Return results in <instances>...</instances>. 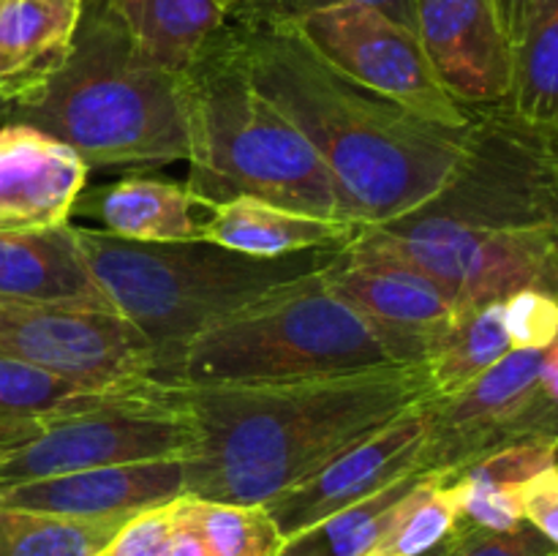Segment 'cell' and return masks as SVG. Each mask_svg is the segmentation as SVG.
<instances>
[{
  "instance_id": "1",
  "label": "cell",
  "mask_w": 558,
  "mask_h": 556,
  "mask_svg": "<svg viewBox=\"0 0 558 556\" xmlns=\"http://www.w3.org/2000/svg\"><path fill=\"white\" fill-rule=\"evenodd\" d=\"M183 392L196 434L183 461L185 494L262 507L352 442L436 398L425 365L392 363Z\"/></svg>"
},
{
  "instance_id": "2",
  "label": "cell",
  "mask_w": 558,
  "mask_h": 556,
  "mask_svg": "<svg viewBox=\"0 0 558 556\" xmlns=\"http://www.w3.org/2000/svg\"><path fill=\"white\" fill-rule=\"evenodd\" d=\"M229 33L251 85L325 164L341 218L379 227L417 210L441 189L466 129L428 123L347 80L292 25L229 20Z\"/></svg>"
},
{
  "instance_id": "3",
  "label": "cell",
  "mask_w": 558,
  "mask_h": 556,
  "mask_svg": "<svg viewBox=\"0 0 558 556\" xmlns=\"http://www.w3.org/2000/svg\"><path fill=\"white\" fill-rule=\"evenodd\" d=\"M0 123L54 136L90 169L189 158L180 76L142 58L107 0L82 3L60 69L36 96L5 109Z\"/></svg>"
},
{
  "instance_id": "4",
  "label": "cell",
  "mask_w": 558,
  "mask_h": 556,
  "mask_svg": "<svg viewBox=\"0 0 558 556\" xmlns=\"http://www.w3.org/2000/svg\"><path fill=\"white\" fill-rule=\"evenodd\" d=\"M180 93L189 142L185 185L196 196L213 207L256 196L289 210L341 218L336 185L314 147L251 85L229 20L180 74Z\"/></svg>"
},
{
  "instance_id": "5",
  "label": "cell",
  "mask_w": 558,
  "mask_h": 556,
  "mask_svg": "<svg viewBox=\"0 0 558 556\" xmlns=\"http://www.w3.org/2000/svg\"><path fill=\"white\" fill-rule=\"evenodd\" d=\"M71 232L114 309L158 349V379L196 333L245 309L270 289L325 270L343 249L256 259L210 240L134 243L76 223H71Z\"/></svg>"
},
{
  "instance_id": "6",
  "label": "cell",
  "mask_w": 558,
  "mask_h": 556,
  "mask_svg": "<svg viewBox=\"0 0 558 556\" xmlns=\"http://www.w3.org/2000/svg\"><path fill=\"white\" fill-rule=\"evenodd\" d=\"M390 360L319 273L270 289L196 333L161 371L174 387L267 385L385 365ZM396 365V363H392Z\"/></svg>"
},
{
  "instance_id": "7",
  "label": "cell",
  "mask_w": 558,
  "mask_h": 556,
  "mask_svg": "<svg viewBox=\"0 0 558 556\" xmlns=\"http://www.w3.org/2000/svg\"><path fill=\"white\" fill-rule=\"evenodd\" d=\"M556 129L532 123L501 101L469 109L456 167L407 216L499 232L556 229Z\"/></svg>"
},
{
  "instance_id": "8",
  "label": "cell",
  "mask_w": 558,
  "mask_h": 556,
  "mask_svg": "<svg viewBox=\"0 0 558 556\" xmlns=\"http://www.w3.org/2000/svg\"><path fill=\"white\" fill-rule=\"evenodd\" d=\"M558 229H472L401 216L360 227L349 243L401 262L461 305L501 303L521 289L556 294Z\"/></svg>"
},
{
  "instance_id": "9",
  "label": "cell",
  "mask_w": 558,
  "mask_h": 556,
  "mask_svg": "<svg viewBox=\"0 0 558 556\" xmlns=\"http://www.w3.org/2000/svg\"><path fill=\"white\" fill-rule=\"evenodd\" d=\"M194 442V420L183 387L161 382L3 445L0 485L140 461H185Z\"/></svg>"
},
{
  "instance_id": "10",
  "label": "cell",
  "mask_w": 558,
  "mask_h": 556,
  "mask_svg": "<svg viewBox=\"0 0 558 556\" xmlns=\"http://www.w3.org/2000/svg\"><path fill=\"white\" fill-rule=\"evenodd\" d=\"M330 69L428 123L466 129L469 109L436 80L412 27L365 3H338L292 22Z\"/></svg>"
},
{
  "instance_id": "11",
  "label": "cell",
  "mask_w": 558,
  "mask_h": 556,
  "mask_svg": "<svg viewBox=\"0 0 558 556\" xmlns=\"http://www.w3.org/2000/svg\"><path fill=\"white\" fill-rule=\"evenodd\" d=\"M543 352L512 349L463 390L434 398L420 469L450 474L499 447L558 436V398L539 382Z\"/></svg>"
},
{
  "instance_id": "12",
  "label": "cell",
  "mask_w": 558,
  "mask_h": 556,
  "mask_svg": "<svg viewBox=\"0 0 558 556\" xmlns=\"http://www.w3.org/2000/svg\"><path fill=\"white\" fill-rule=\"evenodd\" d=\"M0 352L85 387L158 379V349L123 314L0 300Z\"/></svg>"
},
{
  "instance_id": "13",
  "label": "cell",
  "mask_w": 558,
  "mask_h": 556,
  "mask_svg": "<svg viewBox=\"0 0 558 556\" xmlns=\"http://www.w3.org/2000/svg\"><path fill=\"white\" fill-rule=\"evenodd\" d=\"M322 278L396 365H423L463 309L412 267L352 243L338 251Z\"/></svg>"
},
{
  "instance_id": "14",
  "label": "cell",
  "mask_w": 558,
  "mask_h": 556,
  "mask_svg": "<svg viewBox=\"0 0 558 556\" xmlns=\"http://www.w3.org/2000/svg\"><path fill=\"white\" fill-rule=\"evenodd\" d=\"M430 401L409 409L407 414L381 425L374 434L352 442L347 450L322 463L308 478L267 501V516L272 518L283 540L343 507L368 499L407 474L423 472L420 452L428 434Z\"/></svg>"
},
{
  "instance_id": "15",
  "label": "cell",
  "mask_w": 558,
  "mask_h": 556,
  "mask_svg": "<svg viewBox=\"0 0 558 556\" xmlns=\"http://www.w3.org/2000/svg\"><path fill=\"white\" fill-rule=\"evenodd\" d=\"M414 33L436 80L461 107L507 101L512 49L494 0H414Z\"/></svg>"
},
{
  "instance_id": "16",
  "label": "cell",
  "mask_w": 558,
  "mask_h": 556,
  "mask_svg": "<svg viewBox=\"0 0 558 556\" xmlns=\"http://www.w3.org/2000/svg\"><path fill=\"white\" fill-rule=\"evenodd\" d=\"M183 494V458H167L0 485V507L76 521H109L167 505Z\"/></svg>"
},
{
  "instance_id": "17",
  "label": "cell",
  "mask_w": 558,
  "mask_h": 556,
  "mask_svg": "<svg viewBox=\"0 0 558 556\" xmlns=\"http://www.w3.org/2000/svg\"><path fill=\"white\" fill-rule=\"evenodd\" d=\"M90 167L76 150L25 123H0V234L69 223Z\"/></svg>"
},
{
  "instance_id": "18",
  "label": "cell",
  "mask_w": 558,
  "mask_h": 556,
  "mask_svg": "<svg viewBox=\"0 0 558 556\" xmlns=\"http://www.w3.org/2000/svg\"><path fill=\"white\" fill-rule=\"evenodd\" d=\"M93 218L98 232L134 243H189L205 238L210 202L196 196L185 183L163 178L114 180L82 189L71 216Z\"/></svg>"
},
{
  "instance_id": "19",
  "label": "cell",
  "mask_w": 558,
  "mask_h": 556,
  "mask_svg": "<svg viewBox=\"0 0 558 556\" xmlns=\"http://www.w3.org/2000/svg\"><path fill=\"white\" fill-rule=\"evenodd\" d=\"M0 300L120 314L76 249L71 221L44 232L0 234Z\"/></svg>"
},
{
  "instance_id": "20",
  "label": "cell",
  "mask_w": 558,
  "mask_h": 556,
  "mask_svg": "<svg viewBox=\"0 0 558 556\" xmlns=\"http://www.w3.org/2000/svg\"><path fill=\"white\" fill-rule=\"evenodd\" d=\"M85 0H0V114L36 96L71 49Z\"/></svg>"
},
{
  "instance_id": "21",
  "label": "cell",
  "mask_w": 558,
  "mask_h": 556,
  "mask_svg": "<svg viewBox=\"0 0 558 556\" xmlns=\"http://www.w3.org/2000/svg\"><path fill=\"white\" fill-rule=\"evenodd\" d=\"M357 232L360 223L343 218L311 216L256 196H238L213 207L202 240L256 259H278L314 249H341Z\"/></svg>"
},
{
  "instance_id": "22",
  "label": "cell",
  "mask_w": 558,
  "mask_h": 556,
  "mask_svg": "<svg viewBox=\"0 0 558 556\" xmlns=\"http://www.w3.org/2000/svg\"><path fill=\"white\" fill-rule=\"evenodd\" d=\"M156 385L161 382L136 387H85L14 354L0 352V445L20 442L44 425L107 407Z\"/></svg>"
},
{
  "instance_id": "23",
  "label": "cell",
  "mask_w": 558,
  "mask_h": 556,
  "mask_svg": "<svg viewBox=\"0 0 558 556\" xmlns=\"http://www.w3.org/2000/svg\"><path fill=\"white\" fill-rule=\"evenodd\" d=\"M145 60L169 74H185L227 25L218 0H107Z\"/></svg>"
},
{
  "instance_id": "24",
  "label": "cell",
  "mask_w": 558,
  "mask_h": 556,
  "mask_svg": "<svg viewBox=\"0 0 558 556\" xmlns=\"http://www.w3.org/2000/svg\"><path fill=\"white\" fill-rule=\"evenodd\" d=\"M507 352H512V343L501 319V303L463 305L423 363L434 396L447 398L463 390Z\"/></svg>"
},
{
  "instance_id": "25",
  "label": "cell",
  "mask_w": 558,
  "mask_h": 556,
  "mask_svg": "<svg viewBox=\"0 0 558 556\" xmlns=\"http://www.w3.org/2000/svg\"><path fill=\"white\" fill-rule=\"evenodd\" d=\"M507 107L537 125H558V0H534L512 41Z\"/></svg>"
},
{
  "instance_id": "26",
  "label": "cell",
  "mask_w": 558,
  "mask_h": 556,
  "mask_svg": "<svg viewBox=\"0 0 558 556\" xmlns=\"http://www.w3.org/2000/svg\"><path fill=\"white\" fill-rule=\"evenodd\" d=\"M420 474L423 472L407 474L387 488L376 491L368 499L343 507V510L316 521L314 527L292 534V537L283 540L276 556H365L371 545L379 540V534L385 532L398 501L407 496V491L412 488Z\"/></svg>"
},
{
  "instance_id": "27",
  "label": "cell",
  "mask_w": 558,
  "mask_h": 556,
  "mask_svg": "<svg viewBox=\"0 0 558 556\" xmlns=\"http://www.w3.org/2000/svg\"><path fill=\"white\" fill-rule=\"evenodd\" d=\"M456 523V496L445 474L423 472L365 556H425L450 537Z\"/></svg>"
},
{
  "instance_id": "28",
  "label": "cell",
  "mask_w": 558,
  "mask_h": 556,
  "mask_svg": "<svg viewBox=\"0 0 558 556\" xmlns=\"http://www.w3.org/2000/svg\"><path fill=\"white\" fill-rule=\"evenodd\" d=\"M125 521H76L0 507V556H98Z\"/></svg>"
},
{
  "instance_id": "29",
  "label": "cell",
  "mask_w": 558,
  "mask_h": 556,
  "mask_svg": "<svg viewBox=\"0 0 558 556\" xmlns=\"http://www.w3.org/2000/svg\"><path fill=\"white\" fill-rule=\"evenodd\" d=\"M180 501L207 556H276L283 545V534L262 505H232L189 494Z\"/></svg>"
},
{
  "instance_id": "30",
  "label": "cell",
  "mask_w": 558,
  "mask_h": 556,
  "mask_svg": "<svg viewBox=\"0 0 558 556\" xmlns=\"http://www.w3.org/2000/svg\"><path fill=\"white\" fill-rule=\"evenodd\" d=\"M439 556H558L554 540L545 537L532 523H518L515 529H494L456 523Z\"/></svg>"
},
{
  "instance_id": "31",
  "label": "cell",
  "mask_w": 558,
  "mask_h": 556,
  "mask_svg": "<svg viewBox=\"0 0 558 556\" xmlns=\"http://www.w3.org/2000/svg\"><path fill=\"white\" fill-rule=\"evenodd\" d=\"M501 319L512 349H543L558 341V303L554 292L521 289L501 300Z\"/></svg>"
},
{
  "instance_id": "32",
  "label": "cell",
  "mask_w": 558,
  "mask_h": 556,
  "mask_svg": "<svg viewBox=\"0 0 558 556\" xmlns=\"http://www.w3.org/2000/svg\"><path fill=\"white\" fill-rule=\"evenodd\" d=\"M338 3H365L385 11L401 25L414 31V0H245L234 11H229V20L238 22H259V25H292L303 20L305 14H314L319 9H330Z\"/></svg>"
},
{
  "instance_id": "33",
  "label": "cell",
  "mask_w": 558,
  "mask_h": 556,
  "mask_svg": "<svg viewBox=\"0 0 558 556\" xmlns=\"http://www.w3.org/2000/svg\"><path fill=\"white\" fill-rule=\"evenodd\" d=\"M174 499L131 516L98 556H167Z\"/></svg>"
},
{
  "instance_id": "34",
  "label": "cell",
  "mask_w": 558,
  "mask_h": 556,
  "mask_svg": "<svg viewBox=\"0 0 558 556\" xmlns=\"http://www.w3.org/2000/svg\"><path fill=\"white\" fill-rule=\"evenodd\" d=\"M523 521L558 543V469L548 467L518 488Z\"/></svg>"
},
{
  "instance_id": "35",
  "label": "cell",
  "mask_w": 558,
  "mask_h": 556,
  "mask_svg": "<svg viewBox=\"0 0 558 556\" xmlns=\"http://www.w3.org/2000/svg\"><path fill=\"white\" fill-rule=\"evenodd\" d=\"M534 0H494V9H496V16H499L501 22V31H505L507 41H515L518 36H521L523 25H526V16L529 11H532Z\"/></svg>"
},
{
  "instance_id": "36",
  "label": "cell",
  "mask_w": 558,
  "mask_h": 556,
  "mask_svg": "<svg viewBox=\"0 0 558 556\" xmlns=\"http://www.w3.org/2000/svg\"><path fill=\"white\" fill-rule=\"evenodd\" d=\"M218 3H221L223 9H227V14H229V11H234V9H238V5H243L245 0H218Z\"/></svg>"
},
{
  "instance_id": "37",
  "label": "cell",
  "mask_w": 558,
  "mask_h": 556,
  "mask_svg": "<svg viewBox=\"0 0 558 556\" xmlns=\"http://www.w3.org/2000/svg\"><path fill=\"white\" fill-rule=\"evenodd\" d=\"M445 543H447V540H445ZM445 543H441V545H436V548H434V551H428V554H425V556H439L441 551H445Z\"/></svg>"
},
{
  "instance_id": "38",
  "label": "cell",
  "mask_w": 558,
  "mask_h": 556,
  "mask_svg": "<svg viewBox=\"0 0 558 556\" xmlns=\"http://www.w3.org/2000/svg\"><path fill=\"white\" fill-rule=\"evenodd\" d=\"M0 452H3V445H0Z\"/></svg>"
}]
</instances>
